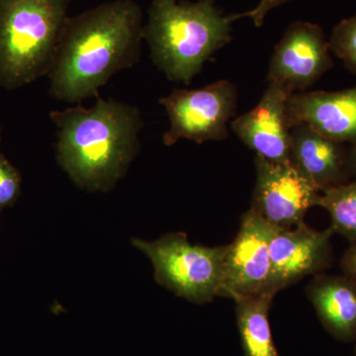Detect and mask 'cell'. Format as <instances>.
I'll return each instance as SVG.
<instances>
[{
  "label": "cell",
  "instance_id": "1",
  "mask_svg": "<svg viewBox=\"0 0 356 356\" xmlns=\"http://www.w3.org/2000/svg\"><path fill=\"white\" fill-rule=\"evenodd\" d=\"M144 16L134 0H114L69 17L48 76L56 99L99 98L112 76L140 60Z\"/></svg>",
  "mask_w": 356,
  "mask_h": 356
},
{
  "label": "cell",
  "instance_id": "2",
  "mask_svg": "<svg viewBox=\"0 0 356 356\" xmlns=\"http://www.w3.org/2000/svg\"><path fill=\"white\" fill-rule=\"evenodd\" d=\"M57 127L58 163L74 184L90 191L112 188L139 152L143 119L132 105L102 99L50 114Z\"/></svg>",
  "mask_w": 356,
  "mask_h": 356
},
{
  "label": "cell",
  "instance_id": "3",
  "mask_svg": "<svg viewBox=\"0 0 356 356\" xmlns=\"http://www.w3.org/2000/svg\"><path fill=\"white\" fill-rule=\"evenodd\" d=\"M234 22L216 0H153L143 35L156 67L170 81L189 86L204 64L231 42Z\"/></svg>",
  "mask_w": 356,
  "mask_h": 356
},
{
  "label": "cell",
  "instance_id": "4",
  "mask_svg": "<svg viewBox=\"0 0 356 356\" xmlns=\"http://www.w3.org/2000/svg\"><path fill=\"white\" fill-rule=\"evenodd\" d=\"M69 0H0V86L14 90L48 76Z\"/></svg>",
  "mask_w": 356,
  "mask_h": 356
},
{
  "label": "cell",
  "instance_id": "5",
  "mask_svg": "<svg viewBox=\"0 0 356 356\" xmlns=\"http://www.w3.org/2000/svg\"><path fill=\"white\" fill-rule=\"evenodd\" d=\"M133 245L151 259L158 283L177 296L203 304L221 295L227 245H193L184 233L168 234L153 242L134 238Z\"/></svg>",
  "mask_w": 356,
  "mask_h": 356
},
{
  "label": "cell",
  "instance_id": "6",
  "mask_svg": "<svg viewBox=\"0 0 356 356\" xmlns=\"http://www.w3.org/2000/svg\"><path fill=\"white\" fill-rule=\"evenodd\" d=\"M170 119L163 144L172 146L181 139L202 144L229 137L228 124L235 116L238 90L229 81L198 89H175L161 98Z\"/></svg>",
  "mask_w": 356,
  "mask_h": 356
},
{
  "label": "cell",
  "instance_id": "7",
  "mask_svg": "<svg viewBox=\"0 0 356 356\" xmlns=\"http://www.w3.org/2000/svg\"><path fill=\"white\" fill-rule=\"evenodd\" d=\"M275 229L252 207L243 214L238 235L227 245L220 296L236 300L276 292L271 287L270 259Z\"/></svg>",
  "mask_w": 356,
  "mask_h": 356
},
{
  "label": "cell",
  "instance_id": "8",
  "mask_svg": "<svg viewBox=\"0 0 356 356\" xmlns=\"http://www.w3.org/2000/svg\"><path fill=\"white\" fill-rule=\"evenodd\" d=\"M334 67L329 40L315 23L297 21L288 26L269 62L267 81L288 92H304Z\"/></svg>",
  "mask_w": 356,
  "mask_h": 356
},
{
  "label": "cell",
  "instance_id": "9",
  "mask_svg": "<svg viewBox=\"0 0 356 356\" xmlns=\"http://www.w3.org/2000/svg\"><path fill=\"white\" fill-rule=\"evenodd\" d=\"M257 180L252 209L278 229L303 222L307 212L317 206L321 191L291 165L267 161L255 154Z\"/></svg>",
  "mask_w": 356,
  "mask_h": 356
},
{
  "label": "cell",
  "instance_id": "10",
  "mask_svg": "<svg viewBox=\"0 0 356 356\" xmlns=\"http://www.w3.org/2000/svg\"><path fill=\"white\" fill-rule=\"evenodd\" d=\"M334 234L331 227L324 231H316L304 222L293 228H276L270 243L273 289L278 293L329 266Z\"/></svg>",
  "mask_w": 356,
  "mask_h": 356
},
{
  "label": "cell",
  "instance_id": "11",
  "mask_svg": "<svg viewBox=\"0 0 356 356\" xmlns=\"http://www.w3.org/2000/svg\"><path fill=\"white\" fill-rule=\"evenodd\" d=\"M290 95L277 84L268 83L257 106L231 123L236 137L257 156L282 165H290L291 128L287 116Z\"/></svg>",
  "mask_w": 356,
  "mask_h": 356
},
{
  "label": "cell",
  "instance_id": "12",
  "mask_svg": "<svg viewBox=\"0 0 356 356\" xmlns=\"http://www.w3.org/2000/svg\"><path fill=\"white\" fill-rule=\"evenodd\" d=\"M290 128L307 124L341 144L356 143V86L341 91L293 93L287 102Z\"/></svg>",
  "mask_w": 356,
  "mask_h": 356
},
{
  "label": "cell",
  "instance_id": "13",
  "mask_svg": "<svg viewBox=\"0 0 356 356\" xmlns=\"http://www.w3.org/2000/svg\"><path fill=\"white\" fill-rule=\"evenodd\" d=\"M290 165L321 192L350 181L348 149L307 124L291 128Z\"/></svg>",
  "mask_w": 356,
  "mask_h": 356
},
{
  "label": "cell",
  "instance_id": "14",
  "mask_svg": "<svg viewBox=\"0 0 356 356\" xmlns=\"http://www.w3.org/2000/svg\"><path fill=\"white\" fill-rule=\"evenodd\" d=\"M309 299L318 318L334 336H356V281L348 276L320 275L308 286Z\"/></svg>",
  "mask_w": 356,
  "mask_h": 356
},
{
  "label": "cell",
  "instance_id": "15",
  "mask_svg": "<svg viewBox=\"0 0 356 356\" xmlns=\"http://www.w3.org/2000/svg\"><path fill=\"white\" fill-rule=\"evenodd\" d=\"M276 294L266 291L235 300L236 321L245 356H280L268 320L269 309Z\"/></svg>",
  "mask_w": 356,
  "mask_h": 356
},
{
  "label": "cell",
  "instance_id": "16",
  "mask_svg": "<svg viewBox=\"0 0 356 356\" xmlns=\"http://www.w3.org/2000/svg\"><path fill=\"white\" fill-rule=\"evenodd\" d=\"M317 206L331 217V228L356 243V178L321 192Z\"/></svg>",
  "mask_w": 356,
  "mask_h": 356
},
{
  "label": "cell",
  "instance_id": "17",
  "mask_svg": "<svg viewBox=\"0 0 356 356\" xmlns=\"http://www.w3.org/2000/svg\"><path fill=\"white\" fill-rule=\"evenodd\" d=\"M330 49L346 69L356 74V15L341 20L332 30Z\"/></svg>",
  "mask_w": 356,
  "mask_h": 356
},
{
  "label": "cell",
  "instance_id": "18",
  "mask_svg": "<svg viewBox=\"0 0 356 356\" xmlns=\"http://www.w3.org/2000/svg\"><path fill=\"white\" fill-rule=\"evenodd\" d=\"M19 172L0 153V210L13 205L20 193Z\"/></svg>",
  "mask_w": 356,
  "mask_h": 356
},
{
  "label": "cell",
  "instance_id": "19",
  "mask_svg": "<svg viewBox=\"0 0 356 356\" xmlns=\"http://www.w3.org/2000/svg\"><path fill=\"white\" fill-rule=\"evenodd\" d=\"M289 1L291 0H259V3L254 9H250V10L243 13H234V19L236 21L241 18H250L257 27H261L266 16L270 11Z\"/></svg>",
  "mask_w": 356,
  "mask_h": 356
},
{
  "label": "cell",
  "instance_id": "20",
  "mask_svg": "<svg viewBox=\"0 0 356 356\" xmlns=\"http://www.w3.org/2000/svg\"><path fill=\"white\" fill-rule=\"evenodd\" d=\"M341 267L346 276L356 281V243L344 252Z\"/></svg>",
  "mask_w": 356,
  "mask_h": 356
},
{
  "label": "cell",
  "instance_id": "21",
  "mask_svg": "<svg viewBox=\"0 0 356 356\" xmlns=\"http://www.w3.org/2000/svg\"><path fill=\"white\" fill-rule=\"evenodd\" d=\"M348 165H350L351 175H356V143L350 145L348 149Z\"/></svg>",
  "mask_w": 356,
  "mask_h": 356
},
{
  "label": "cell",
  "instance_id": "22",
  "mask_svg": "<svg viewBox=\"0 0 356 356\" xmlns=\"http://www.w3.org/2000/svg\"><path fill=\"white\" fill-rule=\"evenodd\" d=\"M0 140H1V128H0Z\"/></svg>",
  "mask_w": 356,
  "mask_h": 356
}]
</instances>
